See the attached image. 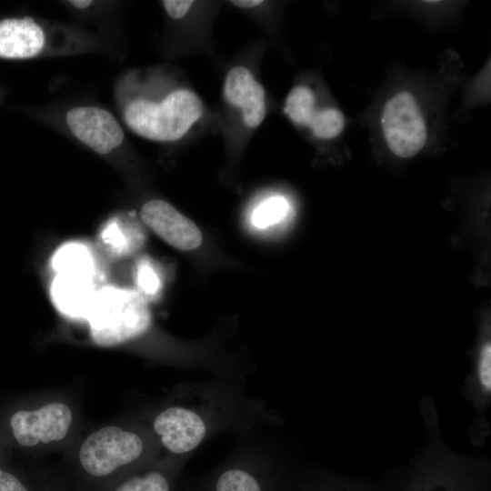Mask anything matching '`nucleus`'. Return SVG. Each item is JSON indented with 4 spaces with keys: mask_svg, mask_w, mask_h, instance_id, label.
Instances as JSON below:
<instances>
[{
    "mask_svg": "<svg viewBox=\"0 0 491 491\" xmlns=\"http://www.w3.org/2000/svg\"><path fill=\"white\" fill-rule=\"evenodd\" d=\"M275 421L274 414L262 401L248 396L237 383L222 377L193 383L186 399L156 415L153 430L171 455L185 457L220 433L246 432Z\"/></svg>",
    "mask_w": 491,
    "mask_h": 491,
    "instance_id": "nucleus-1",
    "label": "nucleus"
},
{
    "mask_svg": "<svg viewBox=\"0 0 491 491\" xmlns=\"http://www.w3.org/2000/svg\"><path fill=\"white\" fill-rule=\"evenodd\" d=\"M204 105L192 90L178 88L159 101L133 99L124 109L125 125L137 135L157 142L182 138L200 119Z\"/></svg>",
    "mask_w": 491,
    "mask_h": 491,
    "instance_id": "nucleus-2",
    "label": "nucleus"
},
{
    "mask_svg": "<svg viewBox=\"0 0 491 491\" xmlns=\"http://www.w3.org/2000/svg\"><path fill=\"white\" fill-rule=\"evenodd\" d=\"M86 318L92 340L100 346L134 339L151 325L147 301L136 290L115 286L97 292Z\"/></svg>",
    "mask_w": 491,
    "mask_h": 491,
    "instance_id": "nucleus-3",
    "label": "nucleus"
},
{
    "mask_svg": "<svg viewBox=\"0 0 491 491\" xmlns=\"http://www.w3.org/2000/svg\"><path fill=\"white\" fill-rule=\"evenodd\" d=\"M146 445L137 433L115 426H105L89 435L78 458L91 477L103 479L143 458Z\"/></svg>",
    "mask_w": 491,
    "mask_h": 491,
    "instance_id": "nucleus-4",
    "label": "nucleus"
},
{
    "mask_svg": "<svg viewBox=\"0 0 491 491\" xmlns=\"http://www.w3.org/2000/svg\"><path fill=\"white\" fill-rule=\"evenodd\" d=\"M277 472L266 450L247 446L212 471L197 491H277Z\"/></svg>",
    "mask_w": 491,
    "mask_h": 491,
    "instance_id": "nucleus-5",
    "label": "nucleus"
},
{
    "mask_svg": "<svg viewBox=\"0 0 491 491\" xmlns=\"http://www.w3.org/2000/svg\"><path fill=\"white\" fill-rule=\"evenodd\" d=\"M381 125L388 147L397 156L412 157L426 144V126L418 104L408 92H399L386 103Z\"/></svg>",
    "mask_w": 491,
    "mask_h": 491,
    "instance_id": "nucleus-6",
    "label": "nucleus"
},
{
    "mask_svg": "<svg viewBox=\"0 0 491 491\" xmlns=\"http://www.w3.org/2000/svg\"><path fill=\"white\" fill-rule=\"evenodd\" d=\"M426 423L430 442L419 464L412 491H467V460L455 455L443 444L435 418Z\"/></svg>",
    "mask_w": 491,
    "mask_h": 491,
    "instance_id": "nucleus-7",
    "label": "nucleus"
},
{
    "mask_svg": "<svg viewBox=\"0 0 491 491\" xmlns=\"http://www.w3.org/2000/svg\"><path fill=\"white\" fill-rule=\"evenodd\" d=\"M70 408L59 402L50 403L38 409L15 412L10 419L13 435L24 446L60 441L67 435L71 423Z\"/></svg>",
    "mask_w": 491,
    "mask_h": 491,
    "instance_id": "nucleus-8",
    "label": "nucleus"
},
{
    "mask_svg": "<svg viewBox=\"0 0 491 491\" xmlns=\"http://www.w3.org/2000/svg\"><path fill=\"white\" fill-rule=\"evenodd\" d=\"M74 135L93 151L106 155L124 140V131L107 110L93 105L71 108L65 116Z\"/></svg>",
    "mask_w": 491,
    "mask_h": 491,
    "instance_id": "nucleus-9",
    "label": "nucleus"
},
{
    "mask_svg": "<svg viewBox=\"0 0 491 491\" xmlns=\"http://www.w3.org/2000/svg\"><path fill=\"white\" fill-rule=\"evenodd\" d=\"M141 218L158 236L176 249L194 250L203 241L196 225L164 200L146 202L142 206Z\"/></svg>",
    "mask_w": 491,
    "mask_h": 491,
    "instance_id": "nucleus-10",
    "label": "nucleus"
},
{
    "mask_svg": "<svg viewBox=\"0 0 491 491\" xmlns=\"http://www.w3.org/2000/svg\"><path fill=\"white\" fill-rule=\"evenodd\" d=\"M223 95L228 105L239 109L246 127L256 128L265 120L266 90L247 67L236 65L227 72Z\"/></svg>",
    "mask_w": 491,
    "mask_h": 491,
    "instance_id": "nucleus-11",
    "label": "nucleus"
},
{
    "mask_svg": "<svg viewBox=\"0 0 491 491\" xmlns=\"http://www.w3.org/2000/svg\"><path fill=\"white\" fill-rule=\"evenodd\" d=\"M51 297L55 307L71 317H87L97 290L92 276L59 273L51 286Z\"/></svg>",
    "mask_w": 491,
    "mask_h": 491,
    "instance_id": "nucleus-12",
    "label": "nucleus"
},
{
    "mask_svg": "<svg viewBox=\"0 0 491 491\" xmlns=\"http://www.w3.org/2000/svg\"><path fill=\"white\" fill-rule=\"evenodd\" d=\"M45 44L43 29L28 17L0 21V57L25 59L37 55Z\"/></svg>",
    "mask_w": 491,
    "mask_h": 491,
    "instance_id": "nucleus-13",
    "label": "nucleus"
},
{
    "mask_svg": "<svg viewBox=\"0 0 491 491\" xmlns=\"http://www.w3.org/2000/svg\"><path fill=\"white\" fill-rule=\"evenodd\" d=\"M292 215L290 202L279 195L261 200L252 210L250 223L256 230H268L287 223Z\"/></svg>",
    "mask_w": 491,
    "mask_h": 491,
    "instance_id": "nucleus-14",
    "label": "nucleus"
},
{
    "mask_svg": "<svg viewBox=\"0 0 491 491\" xmlns=\"http://www.w3.org/2000/svg\"><path fill=\"white\" fill-rule=\"evenodd\" d=\"M165 468L151 467L131 475L112 491H175V472Z\"/></svg>",
    "mask_w": 491,
    "mask_h": 491,
    "instance_id": "nucleus-15",
    "label": "nucleus"
},
{
    "mask_svg": "<svg viewBox=\"0 0 491 491\" xmlns=\"http://www.w3.org/2000/svg\"><path fill=\"white\" fill-rule=\"evenodd\" d=\"M53 266L57 274L74 273L93 276L91 255L79 244H68L57 250Z\"/></svg>",
    "mask_w": 491,
    "mask_h": 491,
    "instance_id": "nucleus-16",
    "label": "nucleus"
},
{
    "mask_svg": "<svg viewBox=\"0 0 491 491\" xmlns=\"http://www.w3.org/2000/svg\"><path fill=\"white\" fill-rule=\"evenodd\" d=\"M284 112L295 125L307 126L316 112L312 90L305 85L293 87L286 98Z\"/></svg>",
    "mask_w": 491,
    "mask_h": 491,
    "instance_id": "nucleus-17",
    "label": "nucleus"
},
{
    "mask_svg": "<svg viewBox=\"0 0 491 491\" xmlns=\"http://www.w3.org/2000/svg\"><path fill=\"white\" fill-rule=\"evenodd\" d=\"M103 241L115 255H127L143 243L144 235L137 228L124 229L118 223H109L102 234Z\"/></svg>",
    "mask_w": 491,
    "mask_h": 491,
    "instance_id": "nucleus-18",
    "label": "nucleus"
},
{
    "mask_svg": "<svg viewBox=\"0 0 491 491\" xmlns=\"http://www.w3.org/2000/svg\"><path fill=\"white\" fill-rule=\"evenodd\" d=\"M345 118L336 108L328 107L316 110L308 127L313 135L319 139H332L343 130Z\"/></svg>",
    "mask_w": 491,
    "mask_h": 491,
    "instance_id": "nucleus-19",
    "label": "nucleus"
},
{
    "mask_svg": "<svg viewBox=\"0 0 491 491\" xmlns=\"http://www.w3.org/2000/svg\"><path fill=\"white\" fill-rule=\"evenodd\" d=\"M135 280L137 292L147 301L157 296L162 282L155 266L146 258H141L135 266Z\"/></svg>",
    "mask_w": 491,
    "mask_h": 491,
    "instance_id": "nucleus-20",
    "label": "nucleus"
},
{
    "mask_svg": "<svg viewBox=\"0 0 491 491\" xmlns=\"http://www.w3.org/2000/svg\"><path fill=\"white\" fill-rule=\"evenodd\" d=\"M194 3L190 0H165L162 5L171 18L180 19L186 15Z\"/></svg>",
    "mask_w": 491,
    "mask_h": 491,
    "instance_id": "nucleus-21",
    "label": "nucleus"
},
{
    "mask_svg": "<svg viewBox=\"0 0 491 491\" xmlns=\"http://www.w3.org/2000/svg\"><path fill=\"white\" fill-rule=\"evenodd\" d=\"M0 491H29L26 486L11 472L0 468Z\"/></svg>",
    "mask_w": 491,
    "mask_h": 491,
    "instance_id": "nucleus-22",
    "label": "nucleus"
},
{
    "mask_svg": "<svg viewBox=\"0 0 491 491\" xmlns=\"http://www.w3.org/2000/svg\"><path fill=\"white\" fill-rule=\"evenodd\" d=\"M262 0H232L230 4L241 9H250L261 5Z\"/></svg>",
    "mask_w": 491,
    "mask_h": 491,
    "instance_id": "nucleus-23",
    "label": "nucleus"
},
{
    "mask_svg": "<svg viewBox=\"0 0 491 491\" xmlns=\"http://www.w3.org/2000/svg\"><path fill=\"white\" fill-rule=\"evenodd\" d=\"M93 2L90 0H72L69 4L78 9H85L91 5Z\"/></svg>",
    "mask_w": 491,
    "mask_h": 491,
    "instance_id": "nucleus-24",
    "label": "nucleus"
},
{
    "mask_svg": "<svg viewBox=\"0 0 491 491\" xmlns=\"http://www.w3.org/2000/svg\"><path fill=\"white\" fill-rule=\"evenodd\" d=\"M316 491H334V490H327V489H319V490H316Z\"/></svg>",
    "mask_w": 491,
    "mask_h": 491,
    "instance_id": "nucleus-25",
    "label": "nucleus"
}]
</instances>
